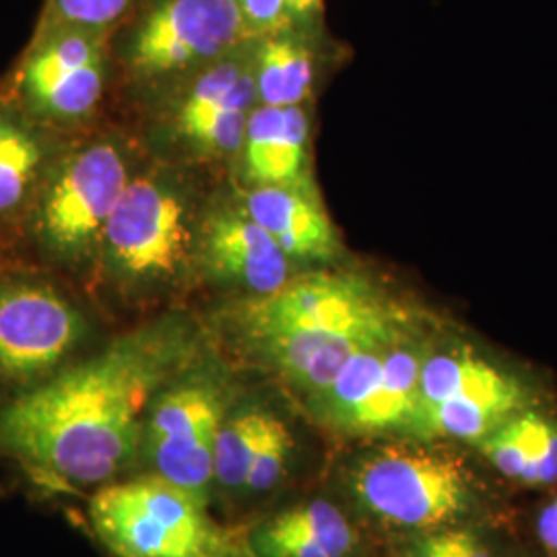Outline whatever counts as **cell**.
I'll return each instance as SVG.
<instances>
[{
    "mask_svg": "<svg viewBox=\"0 0 557 557\" xmlns=\"http://www.w3.org/2000/svg\"><path fill=\"white\" fill-rule=\"evenodd\" d=\"M195 351L190 324L168 317L66 363L0 400V457L62 485L114 478L139 453L151 400Z\"/></svg>",
    "mask_w": 557,
    "mask_h": 557,
    "instance_id": "cell-1",
    "label": "cell"
},
{
    "mask_svg": "<svg viewBox=\"0 0 557 557\" xmlns=\"http://www.w3.org/2000/svg\"><path fill=\"white\" fill-rule=\"evenodd\" d=\"M200 218L190 186L174 172L133 176L101 236L106 273L128 289H156L197 271Z\"/></svg>",
    "mask_w": 557,
    "mask_h": 557,
    "instance_id": "cell-2",
    "label": "cell"
},
{
    "mask_svg": "<svg viewBox=\"0 0 557 557\" xmlns=\"http://www.w3.org/2000/svg\"><path fill=\"white\" fill-rule=\"evenodd\" d=\"M89 517L119 557H230L236 547L209 515L205 494L158 473L103 485L89 502Z\"/></svg>",
    "mask_w": 557,
    "mask_h": 557,
    "instance_id": "cell-3",
    "label": "cell"
},
{
    "mask_svg": "<svg viewBox=\"0 0 557 557\" xmlns=\"http://www.w3.org/2000/svg\"><path fill=\"white\" fill-rule=\"evenodd\" d=\"M230 324L239 341L287 333L349 335L382 343L407 338V317L397 304L372 281L349 273L294 275L273 294L242 299Z\"/></svg>",
    "mask_w": 557,
    "mask_h": 557,
    "instance_id": "cell-4",
    "label": "cell"
},
{
    "mask_svg": "<svg viewBox=\"0 0 557 557\" xmlns=\"http://www.w3.org/2000/svg\"><path fill=\"white\" fill-rule=\"evenodd\" d=\"M131 178L126 153L110 140L52 161L27 220L41 257L62 267L98 257L106 223Z\"/></svg>",
    "mask_w": 557,
    "mask_h": 557,
    "instance_id": "cell-5",
    "label": "cell"
},
{
    "mask_svg": "<svg viewBox=\"0 0 557 557\" xmlns=\"http://www.w3.org/2000/svg\"><path fill=\"white\" fill-rule=\"evenodd\" d=\"M349 487L370 517L418 531L465 517L475 499L471 473L460 460L405 444L359 458Z\"/></svg>",
    "mask_w": 557,
    "mask_h": 557,
    "instance_id": "cell-6",
    "label": "cell"
},
{
    "mask_svg": "<svg viewBox=\"0 0 557 557\" xmlns=\"http://www.w3.org/2000/svg\"><path fill=\"white\" fill-rule=\"evenodd\" d=\"M87 319L48 278L0 269V393H21L66 366ZM0 398V400H2Z\"/></svg>",
    "mask_w": 557,
    "mask_h": 557,
    "instance_id": "cell-7",
    "label": "cell"
},
{
    "mask_svg": "<svg viewBox=\"0 0 557 557\" xmlns=\"http://www.w3.org/2000/svg\"><path fill=\"white\" fill-rule=\"evenodd\" d=\"M230 405L232 386L220 370H182L170 380L151 400L140 444L156 473L205 494Z\"/></svg>",
    "mask_w": 557,
    "mask_h": 557,
    "instance_id": "cell-8",
    "label": "cell"
},
{
    "mask_svg": "<svg viewBox=\"0 0 557 557\" xmlns=\"http://www.w3.org/2000/svg\"><path fill=\"white\" fill-rule=\"evenodd\" d=\"M250 40L236 0H161L128 41L126 62L139 81L188 77Z\"/></svg>",
    "mask_w": 557,
    "mask_h": 557,
    "instance_id": "cell-9",
    "label": "cell"
},
{
    "mask_svg": "<svg viewBox=\"0 0 557 557\" xmlns=\"http://www.w3.org/2000/svg\"><path fill=\"white\" fill-rule=\"evenodd\" d=\"M100 32L50 25L27 52L15 77V98L41 126L87 119L103 94Z\"/></svg>",
    "mask_w": 557,
    "mask_h": 557,
    "instance_id": "cell-10",
    "label": "cell"
},
{
    "mask_svg": "<svg viewBox=\"0 0 557 557\" xmlns=\"http://www.w3.org/2000/svg\"><path fill=\"white\" fill-rule=\"evenodd\" d=\"M255 41L190 73L172 110L176 139L202 160L239 158L246 126L259 106Z\"/></svg>",
    "mask_w": 557,
    "mask_h": 557,
    "instance_id": "cell-11",
    "label": "cell"
},
{
    "mask_svg": "<svg viewBox=\"0 0 557 557\" xmlns=\"http://www.w3.org/2000/svg\"><path fill=\"white\" fill-rule=\"evenodd\" d=\"M197 271L252 298L283 287L294 277V262L239 202H227L200 218Z\"/></svg>",
    "mask_w": 557,
    "mask_h": 557,
    "instance_id": "cell-12",
    "label": "cell"
},
{
    "mask_svg": "<svg viewBox=\"0 0 557 557\" xmlns=\"http://www.w3.org/2000/svg\"><path fill=\"white\" fill-rule=\"evenodd\" d=\"M239 207L296 262H331L341 255L337 227L314 186H250Z\"/></svg>",
    "mask_w": 557,
    "mask_h": 557,
    "instance_id": "cell-13",
    "label": "cell"
},
{
    "mask_svg": "<svg viewBox=\"0 0 557 557\" xmlns=\"http://www.w3.org/2000/svg\"><path fill=\"white\" fill-rule=\"evenodd\" d=\"M310 120L304 106H257L239 151L242 174L250 186H310Z\"/></svg>",
    "mask_w": 557,
    "mask_h": 557,
    "instance_id": "cell-14",
    "label": "cell"
},
{
    "mask_svg": "<svg viewBox=\"0 0 557 557\" xmlns=\"http://www.w3.org/2000/svg\"><path fill=\"white\" fill-rule=\"evenodd\" d=\"M52 161L40 122L15 101H0V227L27 225Z\"/></svg>",
    "mask_w": 557,
    "mask_h": 557,
    "instance_id": "cell-15",
    "label": "cell"
},
{
    "mask_svg": "<svg viewBox=\"0 0 557 557\" xmlns=\"http://www.w3.org/2000/svg\"><path fill=\"white\" fill-rule=\"evenodd\" d=\"M354 543L347 518L324 499L281 512L250 539L257 557H345Z\"/></svg>",
    "mask_w": 557,
    "mask_h": 557,
    "instance_id": "cell-16",
    "label": "cell"
},
{
    "mask_svg": "<svg viewBox=\"0 0 557 557\" xmlns=\"http://www.w3.org/2000/svg\"><path fill=\"white\" fill-rule=\"evenodd\" d=\"M446 398L496 403L512 411L524 407V391L517 380L465 349L432 354L421 361L416 411Z\"/></svg>",
    "mask_w": 557,
    "mask_h": 557,
    "instance_id": "cell-17",
    "label": "cell"
},
{
    "mask_svg": "<svg viewBox=\"0 0 557 557\" xmlns=\"http://www.w3.org/2000/svg\"><path fill=\"white\" fill-rule=\"evenodd\" d=\"M425 351L407 338L386 351L384 368L358 409L347 419L343 434H384L409 430L418 407V384Z\"/></svg>",
    "mask_w": 557,
    "mask_h": 557,
    "instance_id": "cell-18",
    "label": "cell"
},
{
    "mask_svg": "<svg viewBox=\"0 0 557 557\" xmlns=\"http://www.w3.org/2000/svg\"><path fill=\"white\" fill-rule=\"evenodd\" d=\"M255 81L259 106H304L314 81V60L308 46L287 32L255 41Z\"/></svg>",
    "mask_w": 557,
    "mask_h": 557,
    "instance_id": "cell-19",
    "label": "cell"
},
{
    "mask_svg": "<svg viewBox=\"0 0 557 557\" xmlns=\"http://www.w3.org/2000/svg\"><path fill=\"white\" fill-rule=\"evenodd\" d=\"M271 418L273 413L260 407H248L225 418L215 446V481H220L227 490L242 492Z\"/></svg>",
    "mask_w": 557,
    "mask_h": 557,
    "instance_id": "cell-20",
    "label": "cell"
},
{
    "mask_svg": "<svg viewBox=\"0 0 557 557\" xmlns=\"http://www.w3.org/2000/svg\"><path fill=\"white\" fill-rule=\"evenodd\" d=\"M294 446V438L285 423L281 419L271 418L262 440H260L257 457L250 465V471L244 481L242 492L246 494H260L277 485L278 479L283 478L289 453Z\"/></svg>",
    "mask_w": 557,
    "mask_h": 557,
    "instance_id": "cell-21",
    "label": "cell"
},
{
    "mask_svg": "<svg viewBox=\"0 0 557 557\" xmlns=\"http://www.w3.org/2000/svg\"><path fill=\"white\" fill-rule=\"evenodd\" d=\"M479 448L506 478L522 481L529 465V444L522 416L508 419L496 432L479 440Z\"/></svg>",
    "mask_w": 557,
    "mask_h": 557,
    "instance_id": "cell-22",
    "label": "cell"
},
{
    "mask_svg": "<svg viewBox=\"0 0 557 557\" xmlns=\"http://www.w3.org/2000/svg\"><path fill=\"white\" fill-rule=\"evenodd\" d=\"M131 0H52L50 25H69L100 32L128 9Z\"/></svg>",
    "mask_w": 557,
    "mask_h": 557,
    "instance_id": "cell-23",
    "label": "cell"
},
{
    "mask_svg": "<svg viewBox=\"0 0 557 557\" xmlns=\"http://www.w3.org/2000/svg\"><path fill=\"white\" fill-rule=\"evenodd\" d=\"M239 13L246 21L250 34L259 40L271 34L285 32L292 23L285 0H236Z\"/></svg>",
    "mask_w": 557,
    "mask_h": 557,
    "instance_id": "cell-24",
    "label": "cell"
},
{
    "mask_svg": "<svg viewBox=\"0 0 557 557\" xmlns=\"http://www.w3.org/2000/svg\"><path fill=\"white\" fill-rule=\"evenodd\" d=\"M450 557H492V554L481 545V541L471 533L450 531Z\"/></svg>",
    "mask_w": 557,
    "mask_h": 557,
    "instance_id": "cell-25",
    "label": "cell"
},
{
    "mask_svg": "<svg viewBox=\"0 0 557 557\" xmlns=\"http://www.w3.org/2000/svg\"><path fill=\"white\" fill-rule=\"evenodd\" d=\"M405 557H450V539L448 533L430 535L418 541Z\"/></svg>",
    "mask_w": 557,
    "mask_h": 557,
    "instance_id": "cell-26",
    "label": "cell"
},
{
    "mask_svg": "<svg viewBox=\"0 0 557 557\" xmlns=\"http://www.w3.org/2000/svg\"><path fill=\"white\" fill-rule=\"evenodd\" d=\"M537 531L541 543L557 556V504L554 502L541 512Z\"/></svg>",
    "mask_w": 557,
    "mask_h": 557,
    "instance_id": "cell-27",
    "label": "cell"
},
{
    "mask_svg": "<svg viewBox=\"0 0 557 557\" xmlns=\"http://www.w3.org/2000/svg\"><path fill=\"white\" fill-rule=\"evenodd\" d=\"M287 15L294 21L310 20L314 13H319L322 0H285Z\"/></svg>",
    "mask_w": 557,
    "mask_h": 557,
    "instance_id": "cell-28",
    "label": "cell"
},
{
    "mask_svg": "<svg viewBox=\"0 0 557 557\" xmlns=\"http://www.w3.org/2000/svg\"><path fill=\"white\" fill-rule=\"evenodd\" d=\"M554 504H557V498H556V499H554Z\"/></svg>",
    "mask_w": 557,
    "mask_h": 557,
    "instance_id": "cell-29",
    "label": "cell"
}]
</instances>
